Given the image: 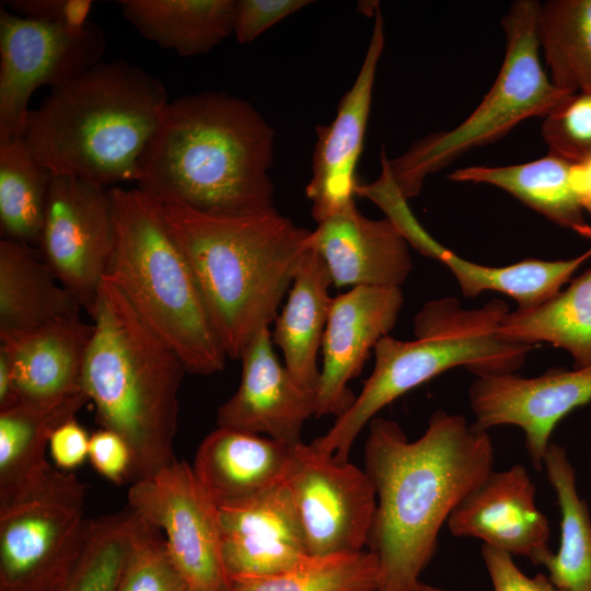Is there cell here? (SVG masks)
Instances as JSON below:
<instances>
[{
    "label": "cell",
    "instance_id": "obj_30",
    "mask_svg": "<svg viewBox=\"0 0 591 591\" xmlns=\"http://www.w3.org/2000/svg\"><path fill=\"white\" fill-rule=\"evenodd\" d=\"M560 511V543L542 564L563 591H591V517L566 450L551 443L543 461Z\"/></svg>",
    "mask_w": 591,
    "mask_h": 591
},
{
    "label": "cell",
    "instance_id": "obj_40",
    "mask_svg": "<svg viewBox=\"0 0 591 591\" xmlns=\"http://www.w3.org/2000/svg\"><path fill=\"white\" fill-rule=\"evenodd\" d=\"M3 7L12 13L39 22H61L73 27L88 24L90 0H10Z\"/></svg>",
    "mask_w": 591,
    "mask_h": 591
},
{
    "label": "cell",
    "instance_id": "obj_17",
    "mask_svg": "<svg viewBox=\"0 0 591 591\" xmlns=\"http://www.w3.org/2000/svg\"><path fill=\"white\" fill-rule=\"evenodd\" d=\"M219 517L223 565L232 584L278 575L309 555L286 482L219 507Z\"/></svg>",
    "mask_w": 591,
    "mask_h": 591
},
{
    "label": "cell",
    "instance_id": "obj_5",
    "mask_svg": "<svg viewBox=\"0 0 591 591\" xmlns=\"http://www.w3.org/2000/svg\"><path fill=\"white\" fill-rule=\"evenodd\" d=\"M92 318L82 390L102 428L127 442L134 483L176 461L178 391L187 371L107 279Z\"/></svg>",
    "mask_w": 591,
    "mask_h": 591
},
{
    "label": "cell",
    "instance_id": "obj_10",
    "mask_svg": "<svg viewBox=\"0 0 591 591\" xmlns=\"http://www.w3.org/2000/svg\"><path fill=\"white\" fill-rule=\"evenodd\" d=\"M102 28L39 22L0 8V141L24 138L28 102L43 85H65L101 62Z\"/></svg>",
    "mask_w": 591,
    "mask_h": 591
},
{
    "label": "cell",
    "instance_id": "obj_26",
    "mask_svg": "<svg viewBox=\"0 0 591 591\" xmlns=\"http://www.w3.org/2000/svg\"><path fill=\"white\" fill-rule=\"evenodd\" d=\"M88 401L81 392L55 404L20 403L0 410V503L50 472L46 449L51 434L74 419Z\"/></svg>",
    "mask_w": 591,
    "mask_h": 591
},
{
    "label": "cell",
    "instance_id": "obj_15",
    "mask_svg": "<svg viewBox=\"0 0 591 591\" xmlns=\"http://www.w3.org/2000/svg\"><path fill=\"white\" fill-rule=\"evenodd\" d=\"M385 45L380 7L367 51L350 89L343 95L336 116L317 126L312 175L305 187L312 218L318 223L356 204L357 165L361 155L371 109L378 65Z\"/></svg>",
    "mask_w": 591,
    "mask_h": 591
},
{
    "label": "cell",
    "instance_id": "obj_18",
    "mask_svg": "<svg viewBox=\"0 0 591 591\" xmlns=\"http://www.w3.org/2000/svg\"><path fill=\"white\" fill-rule=\"evenodd\" d=\"M269 327L260 329L241 355L236 392L217 412V427L266 436L287 444L302 442L315 416L316 392L299 385L273 347Z\"/></svg>",
    "mask_w": 591,
    "mask_h": 591
},
{
    "label": "cell",
    "instance_id": "obj_41",
    "mask_svg": "<svg viewBox=\"0 0 591 591\" xmlns=\"http://www.w3.org/2000/svg\"><path fill=\"white\" fill-rule=\"evenodd\" d=\"M90 437L74 419L59 426L50 437L49 452L55 464L62 470H72L89 457Z\"/></svg>",
    "mask_w": 591,
    "mask_h": 591
},
{
    "label": "cell",
    "instance_id": "obj_32",
    "mask_svg": "<svg viewBox=\"0 0 591 591\" xmlns=\"http://www.w3.org/2000/svg\"><path fill=\"white\" fill-rule=\"evenodd\" d=\"M51 175L24 138L0 141V233L3 240L36 247Z\"/></svg>",
    "mask_w": 591,
    "mask_h": 591
},
{
    "label": "cell",
    "instance_id": "obj_37",
    "mask_svg": "<svg viewBox=\"0 0 591 591\" xmlns=\"http://www.w3.org/2000/svg\"><path fill=\"white\" fill-rule=\"evenodd\" d=\"M310 3V0H235L233 34L240 44H250Z\"/></svg>",
    "mask_w": 591,
    "mask_h": 591
},
{
    "label": "cell",
    "instance_id": "obj_24",
    "mask_svg": "<svg viewBox=\"0 0 591 591\" xmlns=\"http://www.w3.org/2000/svg\"><path fill=\"white\" fill-rule=\"evenodd\" d=\"M570 161L547 152L543 158L503 166L476 165L449 174L454 182L496 186L555 224L591 239L572 179Z\"/></svg>",
    "mask_w": 591,
    "mask_h": 591
},
{
    "label": "cell",
    "instance_id": "obj_33",
    "mask_svg": "<svg viewBox=\"0 0 591 591\" xmlns=\"http://www.w3.org/2000/svg\"><path fill=\"white\" fill-rule=\"evenodd\" d=\"M380 566L371 551L305 556L275 576L235 582L231 591H378Z\"/></svg>",
    "mask_w": 591,
    "mask_h": 591
},
{
    "label": "cell",
    "instance_id": "obj_28",
    "mask_svg": "<svg viewBox=\"0 0 591 591\" xmlns=\"http://www.w3.org/2000/svg\"><path fill=\"white\" fill-rule=\"evenodd\" d=\"M420 254L443 263L456 278L462 293L475 298L485 291H497L512 298L521 310L547 301L570 281L575 271L591 257L584 253L558 260L529 258L508 266H486L460 257L430 236Z\"/></svg>",
    "mask_w": 591,
    "mask_h": 591
},
{
    "label": "cell",
    "instance_id": "obj_3",
    "mask_svg": "<svg viewBox=\"0 0 591 591\" xmlns=\"http://www.w3.org/2000/svg\"><path fill=\"white\" fill-rule=\"evenodd\" d=\"M159 205L227 357L240 359L252 338L277 317L310 248V231L275 207L224 217Z\"/></svg>",
    "mask_w": 591,
    "mask_h": 591
},
{
    "label": "cell",
    "instance_id": "obj_14",
    "mask_svg": "<svg viewBox=\"0 0 591 591\" xmlns=\"http://www.w3.org/2000/svg\"><path fill=\"white\" fill-rule=\"evenodd\" d=\"M468 399L478 429L519 427L528 455L541 471L557 424L591 402V367L551 369L533 378L515 372L479 375L470 385Z\"/></svg>",
    "mask_w": 591,
    "mask_h": 591
},
{
    "label": "cell",
    "instance_id": "obj_42",
    "mask_svg": "<svg viewBox=\"0 0 591 591\" xmlns=\"http://www.w3.org/2000/svg\"><path fill=\"white\" fill-rule=\"evenodd\" d=\"M572 179L583 210L591 213V157L573 163Z\"/></svg>",
    "mask_w": 591,
    "mask_h": 591
},
{
    "label": "cell",
    "instance_id": "obj_1",
    "mask_svg": "<svg viewBox=\"0 0 591 591\" xmlns=\"http://www.w3.org/2000/svg\"><path fill=\"white\" fill-rule=\"evenodd\" d=\"M363 457L376 494L367 548L379 560L378 591H412L437 551L442 525L493 471L491 439L464 416L442 409L414 441L396 421L374 417Z\"/></svg>",
    "mask_w": 591,
    "mask_h": 591
},
{
    "label": "cell",
    "instance_id": "obj_9",
    "mask_svg": "<svg viewBox=\"0 0 591 591\" xmlns=\"http://www.w3.org/2000/svg\"><path fill=\"white\" fill-rule=\"evenodd\" d=\"M84 486L55 467L0 503V591H58L84 542Z\"/></svg>",
    "mask_w": 591,
    "mask_h": 591
},
{
    "label": "cell",
    "instance_id": "obj_22",
    "mask_svg": "<svg viewBox=\"0 0 591 591\" xmlns=\"http://www.w3.org/2000/svg\"><path fill=\"white\" fill-rule=\"evenodd\" d=\"M294 445L217 427L198 447L192 466L210 497L221 507L285 483Z\"/></svg>",
    "mask_w": 591,
    "mask_h": 591
},
{
    "label": "cell",
    "instance_id": "obj_6",
    "mask_svg": "<svg viewBox=\"0 0 591 591\" xmlns=\"http://www.w3.org/2000/svg\"><path fill=\"white\" fill-rule=\"evenodd\" d=\"M509 312L500 299L477 309H465L453 297L425 303L414 317L415 338L385 336L378 343L374 368L355 402L311 444L338 462H348L363 427L385 406L432 378L456 367L476 376L519 370L535 346L500 333Z\"/></svg>",
    "mask_w": 591,
    "mask_h": 591
},
{
    "label": "cell",
    "instance_id": "obj_27",
    "mask_svg": "<svg viewBox=\"0 0 591 591\" xmlns=\"http://www.w3.org/2000/svg\"><path fill=\"white\" fill-rule=\"evenodd\" d=\"M118 4L142 37L183 57L205 54L233 34L235 0H121Z\"/></svg>",
    "mask_w": 591,
    "mask_h": 591
},
{
    "label": "cell",
    "instance_id": "obj_21",
    "mask_svg": "<svg viewBox=\"0 0 591 591\" xmlns=\"http://www.w3.org/2000/svg\"><path fill=\"white\" fill-rule=\"evenodd\" d=\"M93 329V323L74 314L26 333L0 336L18 404H55L83 392L82 372Z\"/></svg>",
    "mask_w": 591,
    "mask_h": 591
},
{
    "label": "cell",
    "instance_id": "obj_23",
    "mask_svg": "<svg viewBox=\"0 0 591 591\" xmlns=\"http://www.w3.org/2000/svg\"><path fill=\"white\" fill-rule=\"evenodd\" d=\"M327 266L311 247L300 259L287 301L274 321L273 344L283 355L285 367L296 382L316 392L322 348L333 298Z\"/></svg>",
    "mask_w": 591,
    "mask_h": 591
},
{
    "label": "cell",
    "instance_id": "obj_11",
    "mask_svg": "<svg viewBox=\"0 0 591 591\" xmlns=\"http://www.w3.org/2000/svg\"><path fill=\"white\" fill-rule=\"evenodd\" d=\"M127 507L163 533L171 559L189 590L231 591L219 507L193 466L176 460L134 482Z\"/></svg>",
    "mask_w": 591,
    "mask_h": 591
},
{
    "label": "cell",
    "instance_id": "obj_43",
    "mask_svg": "<svg viewBox=\"0 0 591 591\" xmlns=\"http://www.w3.org/2000/svg\"><path fill=\"white\" fill-rule=\"evenodd\" d=\"M412 591H448V590L419 581Z\"/></svg>",
    "mask_w": 591,
    "mask_h": 591
},
{
    "label": "cell",
    "instance_id": "obj_13",
    "mask_svg": "<svg viewBox=\"0 0 591 591\" xmlns=\"http://www.w3.org/2000/svg\"><path fill=\"white\" fill-rule=\"evenodd\" d=\"M286 484L309 554L359 552L368 547L376 494L364 470L300 442L293 448Z\"/></svg>",
    "mask_w": 591,
    "mask_h": 591
},
{
    "label": "cell",
    "instance_id": "obj_39",
    "mask_svg": "<svg viewBox=\"0 0 591 591\" xmlns=\"http://www.w3.org/2000/svg\"><path fill=\"white\" fill-rule=\"evenodd\" d=\"M480 553L494 591H563L543 573H523L506 552L483 544Z\"/></svg>",
    "mask_w": 591,
    "mask_h": 591
},
{
    "label": "cell",
    "instance_id": "obj_31",
    "mask_svg": "<svg viewBox=\"0 0 591 591\" xmlns=\"http://www.w3.org/2000/svg\"><path fill=\"white\" fill-rule=\"evenodd\" d=\"M537 39L557 89L567 94L591 90V0L541 3Z\"/></svg>",
    "mask_w": 591,
    "mask_h": 591
},
{
    "label": "cell",
    "instance_id": "obj_19",
    "mask_svg": "<svg viewBox=\"0 0 591 591\" xmlns=\"http://www.w3.org/2000/svg\"><path fill=\"white\" fill-rule=\"evenodd\" d=\"M535 494L524 466L493 470L453 510L448 529L453 536L478 538L484 545L542 565L552 553L551 529Z\"/></svg>",
    "mask_w": 591,
    "mask_h": 591
},
{
    "label": "cell",
    "instance_id": "obj_35",
    "mask_svg": "<svg viewBox=\"0 0 591 591\" xmlns=\"http://www.w3.org/2000/svg\"><path fill=\"white\" fill-rule=\"evenodd\" d=\"M127 509L128 547L117 591H186L163 533Z\"/></svg>",
    "mask_w": 591,
    "mask_h": 591
},
{
    "label": "cell",
    "instance_id": "obj_44",
    "mask_svg": "<svg viewBox=\"0 0 591 591\" xmlns=\"http://www.w3.org/2000/svg\"><path fill=\"white\" fill-rule=\"evenodd\" d=\"M186 591H192V590H189V589L187 588V590H186Z\"/></svg>",
    "mask_w": 591,
    "mask_h": 591
},
{
    "label": "cell",
    "instance_id": "obj_16",
    "mask_svg": "<svg viewBox=\"0 0 591 591\" xmlns=\"http://www.w3.org/2000/svg\"><path fill=\"white\" fill-rule=\"evenodd\" d=\"M404 297L398 287L350 288L333 298L322 341L323 364L315 417L346 413L356 399L348 383L396 324Z\"/></svg>",
    "mask_w": 591,
    "mask_h": 591
},
{
    "label": "cell",
    "instance_id": "obj_8",
    "mask_svg": "<svg viewBox=\"0 0 591 591\" xmlns=\"http://www.w3.org/2000/svg\"><path fill=\"white\" fill-rule=\"evenodd\" d=\"M541 3L517 0L505 14V56L491 88L459 125L425 136L385 162L403 196L419 195L425 179L472 149L497 141L520 123L545 118L569 94L557 89L540 60L537 16Z\"/></svg>",
    "mask_w": 591,
    "mask_h": 591
},
{
    "label": "cell",
    "instance_id": "obj_2",
    "mask_svg": "<svg viewBox=\"0 0 591 591\" xmlns=\"http://www.w3.org/2000/svg\"><path fill=\"white\" fill-rule=\"evenodd\" d=\"M275 132L247 101L213 91L170 101L140 160L137 188L159 204L236 217L267 210Z\"/></svg>",
    "mask_w": 591,
    "mask_h": 591
},
{
    "label": "cell",
    "instance_id": "obj_36",
    "mask_svg": "<svg viewBox=\"0 0 591 591\" xmlns=\"http://www.w3.org/2000/svg\"><path fill=\"white\" fill-rule=\"evenodd\" d=\"M548 152L571 163L591 157V90L567 95L542 123Z\"/></svg>",
    "mask_w": 591,
    "mask_h": 591
},
{
    "label": "cell",
    "instance_id": "obj_34",
    "mask_svg": "<svg viewBox=\"0 0 591 591\" xmlns=\"http://www.w3.org/2000/svg\"><path fill=\"white\" fill-rule=\"evenodd\" d=\"M129 511L89 520L81 552L58 591H117L127 553Z\"/></svg>",
    "mask_w": 591,
    "mask_h": 591
},
{
    "label": "cell",
    "instance_id": "obj_12",
    "mask_svg": "<svg viewBox=\"0 0 591 591\" xmlns=\"http://www.w3.org/2000/svg\"><path fill=\"white\" fill-rule=\"evenodd\" d=\"M115 242L109 188L53 174L36 248L57 278L91 316Z\"/></svg>",
    "mask_w": 591,
    "mask_h": 591
},
{
    "label": "cell",
    "instance_id": "obj_4",
    "mask_svg": "<svg viewBox=\"0 0 591 591\" xmlns=\"http://www.w3.org/2000/svg\"><path fill=\"white\" fill-rule=\"evenodd\" d=\"M162 81L126 60L99 62L30 111L24 139L51 174L104 186L138 182L169 103Z\"/></svg>",
    "mask_w": 591,
    "mask_h": 591
},
{
    "label": "cell",
    "instance_id": "obj_29",
    "mask_svg": "<svg viewBox=\"0 0 591 591\" xmlns=\"http://www.w3.org/2000/svg\"><path fill=\"white\" fill-rule=\"evenodd\" d=\"M500 333L533 346L552 344L571 356L573 368L591 367V268L540 305L510 311Z\"/></svg>",
    "mask_w": 591,
    "mask_h": 591
},
{
    "label": "cell",
    "instance_id": "obj_20",
    "mask_svg": "<svg viewBox=\"0 0 591 591\" xmlns=\"http://www.w3.org/2000/svg\"><path fill=\"white\" fill-rule=\"evenodd\" d=\"M308 243L337 288H401L413 269L409 245L393 222L369 219L356 204L318 222Z\"/></svg>",
    "mask_w": 591,
    "mask_h": 591
},
{
    "label": "cell",
    "instance_id": "obj_38",
    "mask_svg": "<svg viewBox=\"0 0 591 591\" xmlns=\"http://www.w3.org/2000/svg\"><path fill=\"white\" fill-rule=\"evenodd\" d=\"M89 459L93 467L111 482L130 480L131 451L115 431L102 428L90 437Z\"/></svg>",
    "mask_w": 591,
    "mask_h": 591
},
{
    "label": "cell",
    "instance_id": "obj_25",
    "mask_svg": "<svg viewBox=\"0 0 591 591\" xmlns=\"http://www.w3.org/2000/svg\"><path fill=\"white\" fill-rule=\"evenodd\" d=\"M80 309L36 247L0 241V336L33 331Z\"/></svg>",
    "mask_w": 591,
    "mask_h": 591
},
{
    "label": "cell",
    "instance_id": "obj_7",
    "mask_svg": "<svg viewBox=\"0 0 591 591\" xmlns=\"http://www.w3.org/2000/svg\"><path fill=\"white\" fill-rule=\"evenodd\" d=\"M115 242L104 279L192 374L221 371L228 358L192 269L158 201L138 188L109 187Z\"/></svg>",
    "mask_w": 591,
    "mask_h": 591
}]
</instances>
